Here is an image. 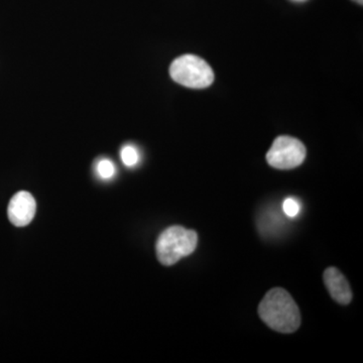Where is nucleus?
Returning <instances> with one entry per match:
<instances>
[{
    "mask_svg": "<svg viewBox=\"0 0 363 363\" xmlns=\"http://www.w3.org/2000/svg\"><path fill=\"white\" fill-rule=\"evenodd\" d=\"M259 314L269 328L281 333H293L301 325L297 304L292 296L281 288L267 292L259 306Z\"/></svg>",
    "mask_w": 363,
    "mask_h": 363,
    "instance_id": "f257e3e1",
    "label": "nucleus"
},
{
    "mask_svg": "<svg viewBox=\"0 0 363 363\" xmlns=\"http://www.w3.org/2000/svg\"><path fill=\"white\" fill-rule=\"evenodd\" d=\"M197 245L198 235L194 230L182 226L169 227L157 238V259L164 266H173L183 257L194 252Z\"/></svg>",
    "mask_w": 363,
    "mask_h": 363,
    "instance_id": "f03ea898",
    "label": "nucleus"
},
{
    "mask_svg": "<svg viewBox=\"0 0 363 363\" xmlns=\"http://www.w3.org/2000/svg\"><path fill=\"white\" fill-rule=\"evenodd\" d=\"M169 75L178 84L204 89L214 81V72L206 61L195 55L179 57L169 67Z\"/></svg>",
    "mask_w": 363,
    "mask_h": 363,
    "instance_id": "7ed1b4c3",
    "label": "nucleus"
},
{
    "mask_svg": "<svg viewBox=\"0 0 363 363\" xmlns=\"http://www.w3.org/2000/svg\"><path fill=\"white\" fill-rule=\"evenodd\" d=\"M306 147L297 138L281 135L274 140L267 154V161L272 168L291 169L305 161Z\"/></svg>",
    "mask_w": 363,
    "mask_h": 363,
    "instance_id": "20e7f679",
    "label": "nucleus"
},
{
    "mask_svg": "<svg viewBox=\"0 0 363 363\" xmlns=\"http://www.w3.org/2000/svg\"><path fill=\"white\" fill-rule=\"evenodd\" d=\"M37 211V203L30 193L21 191L11 198L7 208L9 221L16 227L28 225Z\"/></svg>",
    "mask_w": 363,
    "mask_h": 363,
    "instance_id": "39448f33",
    "label": "nucleus"
},
{
    "mask_svg": "<svg viewBox=\"0 0 363 363\" xmlns=\"http://www.w3.org/2000/svg\"><path fill=\"white\" fill-rule=\"evenodd\" d=\"M324 283L331 297L341 305H348L352 300V292L345 277L336 267H329L324 272Z\"/></svg>",
    "mask_w": 363,
    "mask_h": 363,
    "instance_id": "423d86ee",
    "label": "nucleus"
},
{
    "mask_svg": "<svg viewBox=\"0 0 363 363\" xmlns=\"http://www.w3.org/2000/svg\"><path fill=\"white\" fill-rule=\"evenodd\" d=\"M121 161L128 168L135 167L140 162V152L133 145H124L121 150Z\"/></svg>",
    "mask_w": 363,
    "mask_h": 363,
    "instance_id": "0eeeda50",
    "label": "nucleus"
},
{
    "mask_svg": "<svg viewBox=\"0 0 363 363\" xmlns=\"http://www.w3.org/2000/svg\"><path fill=\"white\" fill-rule=\"evenodd\" d=\"M96 173L102 180H109L116 175V166L111 160H99L96 164Z\"/></svg>",
    "mask_w": 363,
    "mask_h": 363,
    "instance_id": "6e6552de",
    "label": "nucleus"
},
{
    "mask_svg": "<svg viewBox=\"0 0 363 363\" xmlns=\"http://www.w3.org/2000/svg\"><path fill=\"white\" fill-rule=\"evenodd\" d=\"M283 210L286 216L294 218V217L298 216V214L300 213V203L298 202V200L294 199V198H288V199L284 201Z\"/></svg>",
    "mask_w": 363,
    "mask_h": 363,
    "instance_id": "1a4fd4ad",
    "label": "nucleus"
},
{
    "mask_svg": "<svg viewBox=\"0 0 363 363\" xmlns=\"http://www.w3.org/2000/svg\"><path fill=\"white\" fill-rule=\"evenodd\" d=\"M354 1H357V4H363V0H354Z\"/></svg>",
    "mask_w": 363,
    "mask_h": 363,
    "instance_id": "9d476101",
    "label": "nucleus"
}]
</instances>
